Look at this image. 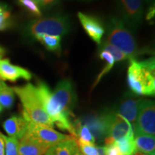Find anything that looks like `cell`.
<instances>
[{"label":"cell","instance_id":"1","mask_svg":"<svg viewBox=\"0 0 155 155\" xmlns=\"http://www.w3.org/2000/svg\"><path fill=\"white\" fill-rule=\"evenodd\" d=\"M104 41L115 46L127 56L128 60L148 53V50L139 48L133 32L126 26L119 17H111L106 23Z\"/></svg>","mask_w":155,"mask_h":155},{"label":"cell","instance_id":"2","mask_svg":"<svg viewBox=\"0 0 155 155\" xmlns=\"http://www.w3.org/2000/svg\"><path fill=\"white\" fill-rule=\"evenodd\" d=\"M127 71L129 88L137 96H154L155 94V61L150 58L144 61L130 60Z\"/></svg>","mask_w":155,"mask_h":155},{"label":"cell","instance_id":"3","mask_svg":"<svg viewBox=\"0 0 155 155\" xmlns=\"http://www.w3.org/2000/svg\"><path fill=\"white\" fill-rule=\"evenodd\" d=\"M22 104V116L27 121L53 128L54 124L45 111L36 86L28 83L24 86L12 88Z\"/></svg>","mask_w":155,"mask_h":155},{"label":"cell","instance_id":"4","mask_svg":"<svg viewBox=\"0 0 155 155\" xmlns=\"http://www.w3.org/2000/svg\"><path fill=\"white\" fill-rule=\"evenodd\" d=\"M71 26L68 16L55 13L31 21L26 26V34L32 38L41 34L65 36L70 32Z\"/></svg>","mask_w":155,"mask_h":155},{"label":"cell","instance_id":"5","mask_svg":"<svg viewBox=\"0 0 155 155\" xmlns=\"http://www.w3.org/2000/svg\"><path fill=\"white\" fill-rule=\"evenodd\" d=\"M36 88L45 111L54 124L61 130H67L73 137H74V129L71 116L62 111L48 85L44 82H40L37 85Z\"/></svg>","mask_w":155,"mask_h":155},{"label":"cell","instance_id":"6","mask_svg":"<svg viewBox=\"0 0 155 155\" xmlns=\"http://www.w3.org/2000/svg\"><path fill=\"white\" fill-rule=\"evenodd\" d=\"M119 18L134 32L141 26L144 12V0H116Z\"/></svg>","mask_w":155,"mask_h":155},{"label":"cell","instance_id":"7","mask_svg":"<svg viewBox=\"0 0 155 155\" xmlns=\"http://www.w3.org/2000/svg\"><path fill=\"white\" fill-rule=\"evenodd\" d=\"M25 135L48 150L54 145L73 137L71 135L58 132L53 128L47 125L38 124L32 122H29L28 130Z\"/></svg>","mask_w":155,"mask_h":155},{"label":"cell","instance_id":"8","mask_svg":"<svg viewBox=\"0 0 155 155\" xmlns=\"http://www.w3.org/2000/svg\"><path fill=\"white\" fill-rule=\"evenodd\" d=\"M53 94L62 111L71 116L77 104V95L72 81L69 79L61 80L56 85Z\"/></svg>","mask_w":155,"mask_h":155},{"label":"cell","instance_id":"9","mask_svg":"<svg viewBox=\"0 0 155 155\" xmlns=\"http://www.w3.org/2000/svg\"><path fill=\"white\" fill-rule=\"evenodd\" d=\"M134 131L145 134H155V106L152 100L141 99Z\"/></svg>","mask_w":155,"mask_h":155},{"label":"cell","instance_id":"10","mask_svg":"<svg viewBox=\"0 0 155 155\" xmlns=\"http://www.w3.org/2000/svg\"><path fill=\"white\" fill-rule=\"evenodd\" d=\"M130 134H134L133 127L131 124L121 115L112 112L108 136L104 139L105 145L113 144L118 139Z\"/></svg>","mask_w":155,"mask_h":155},{"label":"cell","instance_id":"11","mask_svg":"<svg viewBox=\"0 0 155 155\" xmlns=\"http://www.w3.org/2000/svg\"><path fill=\"white\" fill-rule=\"evenodd\" d=\"M112 112L106 111L98 116H89L85 120V124L88 127L95 139L104 140L106 138Z\"/></svg>","mask_w":155,"mask_h":155},{"label":"cell","instance_id":"12","mask_svg":"<svg viewBox=\"0 0 155 155\" xmlns=\"http://www.w3.org/2000/svg\"><path fill=\"white\" fill-rule=\"evenodd\" d=\"M80 22L88 37L98 45L102 41L105 34V28L101 21L96 17L83 12L78 13Z\"/></svg>","mask_w":155,"mask_h":155},{"label":"cell","instance_id":"13","mask_svg":"<svg viewBox=\"0 0 155 155\" xmlns=\"http://www.w3.org/2000/svg\"><path fill=\"white\" fill-rule=\"evenodd\" d=\"M32 74L28 70L12 65L9 60L0 59V79L15 82L19 79L29 81Z\"/></svg>","mask_w":155,"mask_h":155},{"label":"cell","instance_id":"14","mask_svg":"<svg viewBox=\"0 0 155 155\" xmlns=\"http://www.w3.org/2000/svg\"><path fill=\"white\" fill-rule=\"evenodd\" d=\"M141 101V98L128 95L124 97L117 108V112L127 120L134 128L137 122L139 108Z\"/></svg>","mask_w":155,"mask_h":155},{"label":"cell","instance_id":"15","mask_svg":"<svg viewBox=\"0 0 155 155\" xmlns=\"http://www.w3.org/2000/svg\"><path fill=\"white\" fill-rule=\"evenodd\" d=\"M29 121L23 116H12L3 123V128L9 137L19 140L28 130Z\"/></svg>","mask_w":155,"mask_h":155},{"label":"cell","instance_id":"16","mask_svg":"<svg viewBox=\"0 0 155 155\" xmlns=\"http://www.w3.org/2000/svg\"><path fill=\"white\" fill-rule=\"evenodd\" d=\"M134 141L137 152L148 154L155 153L154 136L134 131Z\"/></svg>","mask_w":155,"mask_h":155},{"label":"cell","instance_id":"17","mask_svg":"<svg viewBox=\"0 0 155 155\" xmlns=\"http://www.w3.org/2000/svg\"><path fill=\"white\" fill-rule=\"evenodd\" d=\"M47 148L37 144L24 136L19 140L18 155H45Z\"/></svg>","mask_w":155,"mask_h":155},{"label":"cell","instance_id":"18","mask_svg":"<svg viewBox=\"0 0 155 155\" xmlns=\"http://www.w3.org/2000/svg\"><path fill=\"white\" fill-rule=\"evenodd\" d=\"M76 144V139L71 137L50 147L45 155H72L73 149Z\"/></svg>","mask_w":155,"mask_h":155},{"label":"cell","instance_id":"19","mask_svg":"<svg viewBox=\"0 0 155 155\" xmlns=\"http://www.w3.org/2000/svg\"><path fill=\"white\" fill-rule=\"evenodd\" d=\"M35 39L50 51L59 53L61 49V37L58 35H38Z\"/></svg>","mask_w":155,"mask_h":155},{"label":"cell","instance_id":"20","mask_svg":"<svg viewBox=\"0 0 155 155\" xmlns=\"http://www.w3.org/2000/svg\"><path fill=\"white\" fill-rule=\"evenodd\" d=\"M114 143L119 150V155H131L137 152L134 141V134L126 136Z\"/></svg>","mask_w":155,"mask_h":155},{"label":"cell","instance_id":"21","mask_svg":"<svg viewBox=\"0 0 155 155\" xmlns=\"http://www.w3.org/2000/svg\"><path fill=\"white\" fill-rule=\"evenodd\" d=\"M15 92L12 88L0 81V105L2 108H11L14 105Z\"/></svg>","mask_w":155,"mask_h":155},{"label":"cell","instance_id":"22","mask_svg":"<svg viewBox=\"0 0 155 155\" xmlns=\"http://www.w3.org/2000/svg\"><path fill=\"white\" fill-rule=\"evenodd\" d=\"M99 57L101 59H102L103 61H104L106 64H105V66H104V68L101 71V72L99 73V75H98V77H97L96 80L95 81L94 85H93L92 89L100 82V81L101 80L102 78L104 77L106 73H108L110 71H111L112 68L114 66V63H115V61H114V57L111 55V54L108 53V52L104 51V50H101V51H99Z\"/></svg>","mask_w":155,"mask_h":155},{"label":"cell","instance_id":"23","mask_svg":"<svg viewBox=\"0 0 155 155\" xmlns=\"http://www.w3.org/2000/svg\"><path fill=\"white\" fill-rule=\"evenodd\" d=\"M99 51L104 50V51L108 52L111 55L113 56L115 62H120L122 61L128 60V58L124 53H123L119 49L112 45L108 43L104 40H103L99 45Z\"/></svg>","mask_w":155,"mask_h":155},{"label":"cell","instance_id":"24","mask_svg":"<svg viewBox=\"0 0 155 155\" xmlns=\"http://www.w3.org/2000/svg\"><path fill=\"white\" fill-rule=\"evenodd\" d=\"M17 3L32 16L36 17H42L41 9L35 0H17Z\"/></svg>","mask_w":155,"mask_h":155},{"label":"cell","instance_id":"25","mask_svg":"<svg viewBox=\"0 0 155 155\" xmlns=\"http://www.w3.org/2000/svg\"><path fill=\"white\" fill-rule=\"evenodd\" d=\"M11 25V13L8 7L5 4L0 3V31L7 30Z\"/></svg>","mask_w":155,"mask_h":155},{"label":"cell","instance_id":"26","mask_svg":"<svg viewBox=\"0 0 155 155\" xmlns=\"http://www.w3.org/2000/svg\"><path fill=\"white\" fill-rule=\"evenodd\" d=\"M5 143V155H18L19 140L4 135Z\"/></svg>","mask_w":155,"mask_h":155},{"label":"cell","instance_id":"27","mask_svg":"<svg viewBox=\"0 0 155 155\" xmlns=\"http://www.w3.org/2000/svg\"><path fill=\"white\" fill-rule=\"evenodd\" d=\"M77 145L83 155H99L98 147L95 144L77 142Z\"/></svg>","mask_w":155,"mask_h":155},{"label":"cell","instance_id":"28","mask_svg":"<svg viewBox=\"0 0 155 155\" xmlns=\"http://www.w3.org/2000/svg\"><path fill=\"white\" fill-rule=\"evenodd\" d=\"M35 1L38 3L41 9H48L55 6L56 4L59 2L60 0H35Z\"/></svg>","mask_w":155,"mask_h":155},{"label":"cell","instance_id":"29","mask_svg":"<svg viewBox=\"0 0 155 155\" xmlns=\"http://www.w3.org/2000/svg\"><path fill=\"white\" fill-rule=\"evenodd\" d=\"M104 154L105 155H119V150H118L116 144H113L105 145L104 147Z\"/></svg>","mask_w":155,"mask_h":155},{"label":"cell","instance_id":"30","mask_svg":"<svg viewBox=\"0 0 155 155\" xmlns=\"http://www.w3.org/2000/svg\"><path fill=\"white\" fill-rule=\"evenodd\" d=\"M0 155H5V143L4 134L0 132Z\"/></svg>","mask_w":155,"mask_h":155},{"label":"cell","instance_id":"31","mask_svg":"<svg viewBox=\"0 0 155 155\" xmlns=\"http://www.w3.org/2000/svg\"><path fill=\"white\" fill-rule=\"evenodd\" d=\"M154 16V5H153V7L152 6V7H150V9H149L146 18L147 19H150L152 18V17Z\"/></svg>","mask_w":155,"mask_h":155},{"label":"cell","instance_id":"32","mask_svg":"<svg viewBox=\"0 0 155 155\" xmlns=\"http://www.w3.org/2000/svg\"><path fill=\"white\" fill-rule=\"evenodd\" d=\"M72 155H83V154H82V152H81L80 149H79L78 147L77 144H76V145H75V146L74 147V149H73Z\"/></svg>","mask_w":155,"mask_h":155},{"label":"cell","instance_id":"33","mask_svg":"<svg viewBox=\"0 0 155 155\" xmlns=\"http://www.w3.org/2000/svg\"><path fill=\"white\" fill-rule=\"evenodd\" d=\"M5 50H4L2 47H0V59H2V58L3 57L4 55H5Z\"/></svg>","mask_w":155,"mask_h":155},{"label":"cell","instance_id":"34","mask_svg":"<svg viewBox=\"0 0 155 155\" xmlns=\"http://www.w3.org/2000/svg\"><path fill=\"white\" fill-rule=\"evenodd\" d=\"M154 0H144V3L147 4V5H152L154 2Z\"/></svg>","mask_w":155,"mask_h":155},{"label":"cell","instance_id":"35","mask_svg":"<svg viewBox=\"0 0 155 155\" xmlns=\"http://www.w3.org/2000/svg\"><path fill=\"white\" fill-rule=\"evenodd\" d=\"M131 155H144V154H143V153H141V152H134V154H131Z\"/></svg>","mask_w":155,"mask_h":155},{"label":"cell","instance_id":"36","mask_svg":"<svg viewBox=\"0 0 155 155\" xmlns=\"http://www.w3.org/2000/svg\"><path fill=\"white\" fill-rule=\"evenodd\" d=\"M144 155H155V153L154 154H144Z\"/></svg>","mask_w":155,"mask_h":155},{"label":"cell","instance_id":"37","mask_svg":"<svg viewBox=\"0 0 155 155\" xmlns=\"http://www.w3.org/2000/svg\"><path fill=\"white\" fill-rule=\"evenodd\" d=\"M2 111V107L1 105H0V113H1Z\"/></svg>","mask_w":155,"mask_h":155},{"label":"cell","instance_id":"38","mask_svg":"<svg viewBox=\"0 0 155 155\" xmlns=\"http://www.w3.org/2000/svg\"><path fill=\"white\" fill-rule=\"evenodd\" d=\"M82 1H91V0H82Z\"/></svg>","mask_w":155,"mask_h":155}]
</instances>
